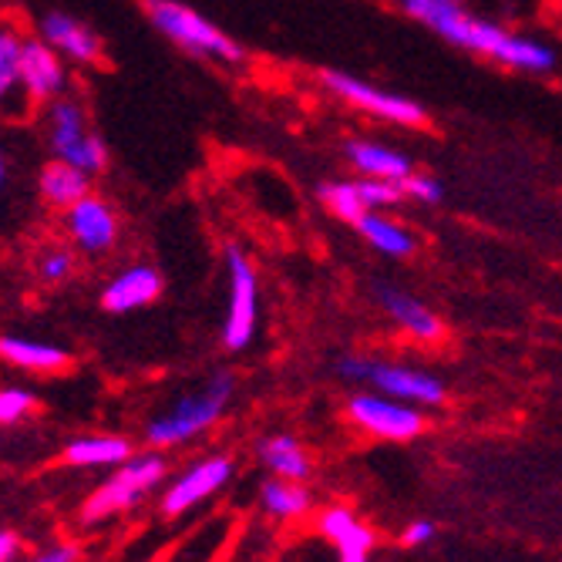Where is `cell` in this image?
<instances>
[{
  "mask_svg": "<svg viewBox=\"0 0 562 562\" xmlns=\"http://www.w3.org/2000/svg\"><path fill=\"white\" fill-rule=\"evenodd\" d=\"M401 11L412 21L425 24L428 31H435L438 37H445L448 44L472 50V55H485L505 68L529 75H552L559 68V55L552 44L502 31L498 24L469 14L462 0H401Z\"/></svg>",
  "mask_w": 562,
  "mask_h": 562,
  "instance_id": "cell-1",
  "label": "cell"
},
{
  "mask_svg": "<svg viewBox=\"0 0 562 562\" xmlns=\"http://www.w3.org/2000/svg\"><path fill=\"white\" fill-rule=\"evenodd\" d=\"M145 14L151 27H159V34H166L176 47L189 50L192 58H210L220 65H239L246 58L239 41H233L220 24L202 18L182 0H145Z\"/></svg>",
  "mask_w": 562,
  "mask_h": 562,
  "instance_id": "cell-2",
  "label": "cell"
},
{
  "mask_svg": "<svg viewBox=\"0 0 562 562\" xmlns=\"http://www.w3.org/2000/svg\"><path fill=\"white\" fill-rule=\"evenodd\" d=\"M233 391H236L233 374H216L206 387L179 397L166 415L151 418L148 422V441L159 445V448H169V445H182V441L195 438L199 431L213 428L223 418Z\"/></svg>",
  "mask_w": 562,
  "mask_h": 562,
  "instance_id": "cell-3",
  "label": "cell"
},
{
  "mask_svg": "<svg viewBox=\"0 0 562 562\" xmlns=\"http://www.w3.org/2000/svg\"><path fill=\"white\" fill-rule=\"evenodd\" d=\"M337 371L347 381H368V384H374L378 391H384L387 397H397V401L438 407L448 397V391H445L438 374L418 371V368H404V364L371 361V357H361V353L344 357V361L337 364Z\"/></svg>",
  "mask_w": 562,
  "mask_h": 562,
  "instance_id": "cell-4",
  "label": "cell"
},
{
  "mask_svg": "<svg viewBox=\"0 0 562 562\" xmlns=\"http://www.w3.org/2000/svg\"><path fill=\"white\" fill-rule=\"evenodd\" d=\"M324 88L334 91L340 101H347L350 109L364 112V115H374L387 125H401V128H422L428 122V112L418 105L415 98L407 94H394V91H384L364 78H353L347 71H324L321 75Z\"/></svg>",
  "mask_w": 562,
  "mask_h": 562,
  "instance_id": "cell-5",
  "label": "cell"
},
{
  "mask_svg": "<svg viewBox=\"0 0 562 562\" xmlns=\"http://www.w3.org/2000/svg\"><path fill=\"white\" fill-rule=\"evenodd\" d=\"M226 270H229V300H226V324L223 344L226 350H246L260 327V283L249 257L239 246L226 249Z\"/></svg>",
  "mask_w": 562,
  "mask_h": 562,
  "instance_id": "cell-6",
  "label": "cell"
},
{
  "mask_svg": "<svg viewBox=\"0 0 562 562\" xmlns=\"http://www.w3.org/2000/svg\"><path fill=\"white\" fill-rule=\"evenodd\" d=\"M162 479H166V462L159 454L128 458V462L85 502V522H101L109 516L125 513L128 505L145 498Z\"/></svg>",
  "mask_w": 562,
  "mask_h": 562,
  "instance_id": "cell-7",
  "label": "cell"
},
{
  "mask_svg": "<svg viewBox=\"0 0 562 562\" xmlns=\"http://www.w3.org/2000/svg\"><path fill=\"white\" fill-rule=\"evenodd\" d=\"M350 422L384 441H412L425 431V418L412 404H401L387 394H357L347 401Z\"/></svg>",
  "mask_w": 562,
  "mask_h": 562,
  "instance_id": "cell-8",
  "label": "cell"
},
{
  "mask_svg": "<svg viewBox=\"0 0 562 562\" xmlns=\"http://www.w3.org/2000/svg\"><path fill=\"white\" fill-rule=\"evenodd\" d=\"M65 226H68V236L71 243L88 252V257H101V252H109L115 243H119V216L115 210L109 206L105 199L98 195H85L78 199L71 210H65Z\"/></svg>",
  "mask_w": 562,
  "mask_h": 562,
  "instance_id": "cell-9",
  "label": "cell"
},
{
  "mask_svg": "<svg viewBox=\"0 0 562 562\" xmlns=\"http://www.w3.org/2000/svg\"><path fill=\"white\" fill-rule=\"evenodd\" d=\"M229 479H233V458H229V454L202 458V462H195L189 472H182V475L169 485V492L162 495V513H166V516H182V513H189V508L199 505L202 498L216 495Z\"/></svg>",
  "mask_w": 562,
  "mask_h": 562,
  "instance_id": "cell-10",
  "label": "cell"
},
{
  "mask_svg": "<svg viewBox=\"0 0 562 562\" xmlns=\"http://www.w3.org/2000/svg\"><path fill=\"white\" fill-rule=\"evenodd\" d=\"M21 78L34 105H50V101L65 94L68 85L65 58L44 37H27L21 55Z\"/></svg>",
  "mask_w": 562,
  "mask_h": 562,
  "instance_id": "cell-11",
  "label": "cell"
},
{
  "mask_svg": "<svg viewBox=\"0 0 562 562\" xmlns=\"http://www.w3.org/2000/svg\"><path fill=\"white\" fill-rule=\"evenodd\" d=\"M41 37L58 50L61 58L75 61V65H98L101 61V37L85 24L78 21L75 14H65V11H47L41 18Z\"/></svg>",
  "mask_w": 562,
  "mask_h": 562,
  "instance_id": "cell-12",
  "label": "cell"
},
{
  "mask_svg": "<svg viewBox=\"0 0 562 562\" xmlns=\"http://www.w3.org/2000/svg\"><path fill=\"white\" fill-rule=\"evenodd\" d=\"M21 31L8 21H0V115L24 119L31 112V94L21 78V55H24Z\"/></svg>",
  "mask_w": 562,
  "mask_h": 562,
  "instance_id": "cell-13",
  "label": "cell"
},
{
  "mask_svg": "<svg viewBox=\"0 0 562 562\" xmlns=\"http://www.w3.org/2000/svg\"><path fill=\"white\" fill-rule=\"evenodd\" d=\"M374 296L381 303V311L404 330V334H412L415 340L422 344H435L445 337V324L438 321L435 311H428V306L422 300H415L407 290L401 286H391V283H378L374 286Z\"/></svg>",
  "mask_w": 562,
  "mask_h": 562,
  "instance_id": "cell-14",
  "label": "cell"
},
{
  "mask_svg": "<svg viewBox=\"0 0 562 562\" xmlns=\"http://www.w3.org/2000/svg\"><path fill=\"white\" fill-rule=\"evenodd\" d=\"M159 293H162V273L148 263H135L101 290V306H105L109 314H132L148 303H156Z\"/></svg>",
  "mask_w": 562,
  "mask_h": 562,
  "instance_id": "cell-15",
  "label": "cell"
},
{
  "mask_svg": "<svg viewBox=\"0 0 562 562\" xmlns=\"http://www.w3.org/2000/svg\"><path fill=\"white\" fill-rule=\"evenodd\" d=\"M344 156L364 179H384V182L401 186L407 176L415 172V162L407 159L404 151L381 145V142H371V138H350L344 145Z\"/></svg>",
  "mask_w": 562,
  "mask_h": 562,
  "instance_id": "cell-16",
  "label": "cell"
},
{
  "mask_svg": "<svg viewBox=\"0 0 562 562\" xmlns=\"http://www.w3.org/2000/svg\"><path fill=\"white\" fill-rule=\"evenodd\" d=\"M321 532L337 546V562H368L371 549H374V532L357 519L350 508L344 505H330L321 513Z\"/></svg>",
  "mask_w": 562,
  "mask_h": 562,
  "instance_id": "cell-17",
  "label": "cell"
},
{
  "mask_svg": "<svg viewBox=\"0 0 562 562\" xmlns=\"http://www.w3.org/2000/svg\"><path fill=\"white\" fill-rule=\"evenodd\" d=\"M88 122H85V112L78 101L71 98H55L47 105V145L55 151V159H68L71 151L88 138Z\"/></svg>",
  "mask_w": 562,
  "mask_h": 562,
  "instance_id": "cell-18",
  "label": "cell"
},
{
  "mask_svg": "<svg viewBox=\"0 0 562 562\" xmlns=\"http://www.w3.org/2000/svg\"><path fill=\"white\" fill-rule=\"evenodd\" d=\"M91 189V176L81 172L78 166L65 162V159H55L47 162L37 176V192L47 206H58V210H71L78 199H85Z\"/></svg>",
  "mask_w": 562,
  "mask_h": 562,
  "instance_id": "cell-19",
  "label": "cell"
},
{
  "mask_svg": "<svg viewBox=\"0 0 562 562\" xmlns=\"http://www.w3.org/2000/svg\"><path fill=\"white\" fill-rule=\"evenodd\" d=\"M353 229L361 233V239L374 252H381V257H391V260H404V257H412V252L418 249L415 233L407 229V226H401L397 220L384 216V213H368Z\"/></svg>",
  "mask_w": 562,
  "mask_h": 562,
  "instance_id": "cell-20",
  "label": "cell"
},
{
  "mask_svg": "<svg viewBox=\"0 0 562 562\" xmlns=\"http://www.w3.org/2000/svg\"><path fill=\"white\" fill-rule=\"evenodd\" d=\"M0 357L24 371H61L71 364V353L65 347L31 337H0Z\"/></svg>",
  "mask_w": 562,
  "mask_h": 562,
  "instance_id": "cell-21",
  "label": "cell"
},
{
  "mask_svg": "<svg viewBox=\"0 0 562 562\" xmlns=\"http://www.w3.org/2000/svg\"><path fill=\"white\" fill-rule=\"evenodd\" d=\"M260 462L286 482H306L314 472L311 454L303 451V445L290 435H270L260 441Z\"/></svg>",
  "mask_w": 562,
  "mask_h": 562,
  "instance_id": "cell-22",
  "label": "cell"
},
{
  "mask_svg": "<svg viewBox=\"0 0 562 562\" xmlns=\"http://www.w3.org/2000/svg\"><path fill=\"white\" fill-rule=\"evenodd\" d=\"M317 199L324 202V210L330 216H337L340 223H350L357 226L368 213V199H364V189H361V179H334V182H324L317 189Z\"/></svg>",
  "mask_w": 562,
  "mask_h": 562,
  "instance_id": "cell-23",
  "label": "cell"
},
{
  "mask_svg": "<svg viewBox=\"0 0 562 562\" xmlns=\"http://www.w3.org/2000/svg\"><path fill=\"white\" fill-rule=\"evenodd\" d=\"M132 454V445L125 438H81V441H71L68 451H65V462L68 465H85V469H94V465H119V462H128Z\"/></svg>",
  "mask_w": 562,
  "mask_h": 562,
  "instance_id": "cell-24",
  "label": "cell"
},
{
  "mask_svg": "<svg viewBox=\"0 0 562 562\" xmlns=\"http://www.w3.org/2000/svg\"><path fill=\"white\" fill-rule=\"evenodd\" d=\"M263 498V508L273 516V519H300L311 513V492H306L300 482H286V479H270L260 492Z\"/></svg>",
  "mask_w": 562,
  "mask_h": 562,
  "instance_id": "cell-25",
  "label": "cell"
},
{
  "mask_svg": "<svg viewBox=\"0 0 562 562\" xmlns=\"http://www.w3.org/2000/svg\"><path fill=\"white\" fill-rule=\"evenodd\" d=\"M37 273H41L44 283H65L75 273V252L68 246H47L41 252Z\"/></svg>",
  "mask_w": 562,
  "mask_h": 562,
  "instance_id": "cell-26",
  "label": "cell"
},
{
  "mask_svg": "<svg viewBox=\"0 0 562 562\" xmlns=\"http://www.w3.org/2000/svg\"><path fill=\"white\" fill-rule=\"evenodd\" d=\"M401 192H404V199L422 202V206H438L441 195H445L441 182L435 176H425V172H412V176H407L401 182Z\"/></svg>",
  "mask_w": 562,
  "mask_h": 562,
  "instance_id": "cell-27",
  "label": "cell"
},
{
  "mask_svg": "<svg viewBox=\"0 0 562 562\" xmlns=\"http://www.w3.org/2000/svg\"><path fill=\"white\" fill-rule=\"evenodd\" d=\"M34 404V394L24 387H4L0 391V425H11L18 418H24Z\"/></svg>",
  "mask_w": 562,
  "mask_h": 562,
  "instance_id": "cell-28",
  "label": "cell"
},
{
  "mask_svg": "<svg viewBox=\"0 0 562 562\" xmlns=\"http://www.w3.org/2000/svg\"><path fill=\"white\" fill-rule=\"evenodd\" d=\"M431 536H435V522H412L404 529V542L407 546H425V542H431Z\"/></svg>",
  "mask_w": 562,
  "mask_h": 562,
  "instance_id": "cell-29",
  "label": "cell"
},
{
  "mask_svg": "<svg viewBox=\"0 0 562 562\" xmlns=\"http://www.w3.org/2000/svg\"><path fill=\"white\" fill-rule=\"evenodd\" d=\"M34 562H75V549H68V546L50 549V552H44V555H41V559H34Z\"/></svg>",
  "mask_w": 562,
  "mask_h": 562,
  "instance_id": "cell-30",
  "label": "cell"
},
{
  "mask_svg": "<svg viewBox=\"0 0 562 562\" xmlns=\"http://www.w3.org/2000/svg\"><path fill=\"white\" fill-rule=\"evenodd\" d=\"M18 552V539L11 532H0V562H11Z\"/></svg>",
  "mask_w": 562,
  "mask_h": 562,
  "instance_id": "cell-31",
  "label": "cell"
},
{
  "mask_svg": "<svg viewBox=\"0 0 562 562\" xmlns=\"http://www.w3.org/2000/svg\"><path fill=\"white\" fill-rule=\"evenodd\" d=\"M4 182H8V151L0 145V189H4Z\"/></svg>",
  "mask_w": 562,
  "mask_h": 562,
  "instance_id": "cell-32",
  "label": "cell"
}]
</instances>
